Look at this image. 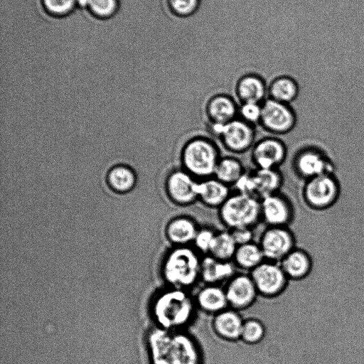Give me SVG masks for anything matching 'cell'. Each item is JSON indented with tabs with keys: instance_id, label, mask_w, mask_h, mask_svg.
<instances>
[{
	"instance_id": "obj_21",
	"label": "cell",
	"mask_w": 364,
	"mask_h": 364,
	"mask_svg": "<svg viewBox=\"0 0 364 364\" xmlns=\"http://www.w3.org/2000/svg\"><path fill=\"white\" fill-rule=\"evenodd\" d=\"M231 188L214 176L199 180L198 202L205 208L218 210L232 193Z\"/></svg>"
},
{
	"instance_id": "obj_4",
	"label": "cell",
	"mask_w": 364,
	"mask_h": 364,
	"mask_svg": "<svg viewBox=\"0 0 364 364\" xmlns=\"http://www.w3.org/2000/svg\"><path fill=\"white\" fill-rule=\"evenodd\" d=\"M221 156L220 148L214 140L206 136L196 135L182 145L179 154L180 166L202 180L214 176Z\"/></svg>"
},
{
	"instance_id": "obj_18",
	"label": "cell",
	"mask_w": 364,
	"mask_h": 364,
	"mask_svg": "<svg viewBox=\"0 0 364 364\" xmlns=\"http://www.w3.org/2000/svg\"><path fill=\"white\" fill-rule=\"evenodd\" d=\"M244 320L240 311L228 307L212 316L211 329L221 341L237 342L240 341Z\"/></svg>"
},
{
	"instance_id": "obj_23",
	"label": "cell",
	"mask_w": 364,
	"mask_h": 364,
	"mask_svg": "<svg viewBox=\"0 0 364 364\" xmlns=\"http://www.w3.org/2000/svg\"><path fill=\"white\" fill-rule=\"evenodd\" d=\"M282 269L289 281L301 282L311 272L313 262L310 255L304 249L296 247L280 262Z\"/></svg>"
},
{
	"instance_id": "obj_19",
	"label": "cell",
	"mask_w": 364,
	"mask_h": 364,
	"mask_svg": "<svg viewBox=\"0 0 364 364\" xmlns=\"http://www.w3.org/2000/svg\"><path fill=\"white\" fill-rule=\"evenodd\" d=\"M268 82L261 75L247 73L241 76L233 87L238 103H262L268 97Z\"/></svg>"
},
{
	"instance_id": "obj_14",
	"label": "cell",
	"mask_w": 364,
	"mask_h": 364,
	"mask_svg": "<svg viewBox=\"0 0 364 364\" xmlns=\"http://www.w3.org/2000/svg\"><path fill=\"white\" fill-rule=\"evenodd\" d=\"M261 220L267 226H285L294 222L295 209L289 198L282 191L260 199Z\"/></svg>"
},
{
	"instance_id": "obj_11",
	"label": "cell",
	"mask_w": 364,
	"mask_h": 364,
	"mask_svg": "<svg viewBox=\"0 0 364 364\" xmlns=\"http://www.w3.org/2000/svg\"><path fill=\"white\" fill-rule=\"evenodd\" d=\"M256 127L236 118L223 125L217 139L232 154L250 151L257 139Z\"/></svg>"
},
{
	"instance_id": "obj_31",
	"label": "cell",
	"mask_w": 364,
	"mask_h": 364,
	"mask_svg": "<svg viewBox=\"0 0 364 364\" xmlns=\"http://www.w3.org/2000/svg\"><path fill=\"white\" fill-rule=\"evenodd\" d=\"M217 232L211 226H200L192 246L203 256L209 255Z\"/></svg>"
},
{
	"instance_id": "obj_5",
	"label": "cell",
	"mask_w": 364,
	"mask_h": 364,
	"mask_svg": "<svg viewBox=\"0 0 364 364\" xmlns=\"http://www.w3.org/2000/svg\"><path fill=\"white\" fill-rule=\"evenodd\" d=\"M217 211L221 225L229 230L254 229L262 222L260 199L235 191Z\"/></svg>"
},
{
	"instance_id": "obj_16",
	"label": "cell",
	"mask_w": 364,
	"mask_h": 364,
	"mask_svg": "<svg viewBox=\"0 0 364 364\" xmlns=\"http://www.w3.org/2000/svg\"><path fill=\"white\" fill-rule=\"evenodd\" d=\"M238 105V102L229 94H213L207 100L204 106L208 124H225L237 118Z\"/></svg>"
},
{
	"instance_id": "obj_3",
	"label": "cell",
	"mask_w": 364,
	"mask_h": 364,
	"mask_svg": "<svg viewBox=\"0 0 364 364\" xmlns=\"http://www.w3.org/2000/svg\"><path fill=\"white\" fill-rule=\"evenodd\" d=\"M203 255L192 245L172 246L161 264L166 286L191 291L200 280Z\"/></svg>"
},
{
	"instance_id": "obj_13",
	"label": "cell",
	"mask_w": 364,
	"mask_h": 364,
	"mask_svg": "<svg viewBox=\"0 0 364 364\" xmlns=\"http://www.w3.org/2000/svg\"><path fill=\"white\" fill-rule=\"evenodd\" d=\"M288 150L279 136L269 135L257 139L250 150V159L256 168H279L285 162Z\"/></svg>"
},
{
	"instance_id": "obj_26",
	"label": "cell",
	"mask_w": 364,
	"mask_h": 364,
	"mask_svg": "<svg viewBox=\"0 0 364 364\" xmlns=\"http://www.w3.org/2000/svg\"><path fill=\"white\" fill-rule=\"evenodd\" d=\"M265 259L262 250L255 242L238 245L232 258L235 267L249 273Z\"/></svg>"
},
{
	"instance_id": "obj_7",
	"label": "cell",
	"mask_w": 364,
	"mask_h": 364,
	"mask_svg": "<svg viewBox=\"0 0 364 364\" xmlns=\"http://www.w3.org/2000/svg\"><path fill=\"white\" fill-rule=\"evenodd\" d=\"M199 180L181 166L168 172L164 190L168 200L177 207L186 208L198 202Z\"/></svg>"
},
{
	"instance_id": "obj_35",
	"label": "cell",
	"mask_w": 364,
	"mask_h": 364,
	"mask_svg": "<svg viewBox=\"0 0 364 364\" xmlns=\"http://www.w3.org/2000/svg\"><path fill=\"white\" fill-rule=\"evenodd\" d=\"M200 4V0H168L171 11L181 17H187L195 14Z\"/></svg>"
},
{
	"instance_id": "obj_32",
	"label": "cell",
	"mask_w": 364,
	"mask_h": 364,
	"mask_svg": "<svg viewBox=\"0 0 364 364\" xmlns=\"http://www.w3.org/2000/svg\"><path fill=\"white\" fill-rule=\"evenodd\" d=\"M262 103L242 102L239 103L237 117L254 126L259 125L262 117Z\"/></svg>"
},
{
	"instance_id": "obj_28",
	"label": "cell",
	"mask_w": 364,
	"mask_h": 364,
	"mask_svg": "<svg viewBox=\"0 0 364 364\" xmlns=\"http://www.w3.org/2000/svg\"><path fill=\"white\" fill-rule=\"evenodd\" d=\"M237 247L230 230H218L208 255L221 260L232 261Z\"/></svg>"
},
{
	"instance_id": "obj_6",
	"label": "cell",
	"mask_w": 364,
	"mask_h": 364,
	"mask_svg": "<svg viewBox=\"0 0 364 364\" xmlns=\"http://www.w3.org/2000/svg\"><path fill=\"white\" fill-rule=\"evenodd\" d=\"M340 193V184L335 176L323 174L305 181L302 198L312 210H324L337 202Z\"/></svg>"
},
{
	"instance_id": "obj_25",
	"label": "cell",
	"mask_w": 364,
	"mask_h": 364,
	"mask_svg": "<svg viewBox=\"0 0 364 364\" xmlns=\"http://www.w3.org/2000/svg\"><path fill=\"white\" fill-rule=\"evenodd\" d=\"M253 173L258 198L281 191L284 179L279 168H255Z\"/></svg>"
},
{
	"instance_id": "obj_34",
	"label": "cell",
	"mask_w": 364,
	"mask_h": 364,
	"mask_svg": "<svg viewBox=\"0 0 364 364\" xmlns=\"http://www.w3.org/2000/svg\"><path fill=\"white\" fill-rule=\"evenodd\" d=\"M45 9L53 16H65L76 7V0H43Z\"/></svg>"
},
{
	"instance_id": "obj_17",
	"label": "cell",
	"mask_w": 364,
	"mask_h": 364,
	"mask_svg": "<svg viewBox=\"0 0 364 364\" xmlns=\"http://www.w3.org/2000/svg\"><path fill=\"white\" fill-rule=\"evenodd\" d=\"M200 226L191 215H177L167 222L165 236L172 246L192 245Z\"/></svg>"
},
{
	"instance_id": "obj_9",
	"label": "cell",
	"mask_w": 364,
	"mask_h": 364,
	"mask_svg": "<svg viewBox=\"0 0 364 364\" xmlns=\"http://www.w3.org/2000/svg\"><path fill=\"white\" fill-rule=\"evenodd\" d=\"M262 107L259 126L270 135H285L295 128L297 117L291 105L267 97L262 102Z\"/></svg>"
},
{
	"instance_id": "obj_38",
	"label": "cell",
	"mask_w": 364,
	"mask_h": 364,
	"mask_svg": "<svg viewBox=\"0 0 364 364\" xmlns=\"http://www.w3.org/2000/svg\"><path fill=\"white\" fill-rule=\"evenodd\" d=\"M89 0H76V6L81 9L88 8Z\"/></svg>"
},
{
	"instance_id": "obj_12",
	"label": "cell",
	"mask_w": 364,
	"mask_h": 364,
	"mask_svg": "<svg viewBox=\"0 0 364 364\" xmlns=\"http://www.w3.org/2000/svg\"><path fill=\"white\" fill-rule=\"evenodd\" d=\"M295 173L307 181L323 174H333L334 165L321 150L315 147H305L299 150L292 161Z\"/></svg>"
},
{
	"instance_id": "obj_24",
	"label": "cell",
	"mask_w": 364,
	"mask_h": 364,
	"mask_svg": "<svg viewBox=\"0 0 364 364\" xmlns=\"http://www.w3.org/2000/svg\"><path fill=\"white\" fill-rule=\"evenodd\" d=\"M297 80L287 75L274 77L268 83V97L274 100L291 105L299 95Z\"/></svg>"
},
{
	"instance_id": "obj_33",
	"label": "cell",
	"mask_w": 364,
	"mask_h": 364,
	"mask_svg": "<svg viewBox=\"0 0 364 364\" xmlns=\"http://www.w3.org/2000/svg\"><path fill=\"white\" fill-rule=\"evenodd\" d=\"M117 0H89V10L99 18L112 16L117 10Z\"/></svg>"
},
{
	"instance_id": "obj_22",
	"label": "cell",
	"mask_w": 364,
	"mask_h": 364,
	"mask_svg": "<svg viewBox=\"0 0 364 364\" xmlns=\"http://www.w3.org/2000/svg\"><path fill=\"white\" fill-rule=\"evenodd\" d=\"M232 261L216 259L210 255L203 256L200 280L207 284H225L235 273Z\"/></svg>"
},
{
	"instance_id": "obj_20",
	"label": "cell",
	"mask_w": 364,
	"mask_h": 364,
	"mask_svg": "<svg viewBox=\"0 0 364 364\" xmlns=\"http://www.w3.org/2000/svg\"><path fill=\"white\" fill-rule=\"evenodd\" d=\"M199 311L213 316L229 307L224 287L204 284L194 294Z\"/></svg>"
},
{
	"instance_id": "obj_29",
	"label": "cell",
	"mask_w": 364,
	"mask_h": 364,
	"mask_svg": "<svg viewBox=\"0 0 364 364\" xmlns=\"http://www.w3.org/2000/svg\"><path fill=\"white\" fill-rule=\"evenodd\" d=\"M107 181L114 191L124 193L133 188L136 177L134 171L128 166H117L108 173Z\"/></svg>"
},
{
	"instance_id": "obj_1",
	"label": "cell",
	"mask_w": 364,
	"mask_h": 364,
	"mask_svg": "<svg viewBox=\"0 0 364 364\" xmlns=\"http://www.w3.org/2000/svg\"><path fill=\"white\" fill-rule=\"evenodd\" d=\"M150 364H204V350L189 330H166L157 326L148 333Z\"/></svg>"
},
{
	"instance_id": "obj_36",
	"label": "cell",
	"mask_w": 364,
	"mask_h": 364,
	"mask_svg": "<svg viewBox=\"0 0 364 364\" xmlns=\"http://www.w3.org/2000/svg\"><path fill=\"white\" fill-rule=\"evenodd\" d=\"M232 188L235 192L257 197L253 169H247Z\"/></svg>"
},
{
	"instance_id": "obj_27",
	"label": "cell",
	"mask_w": 364,
	"mask_h": 364,
	"mask_svg": "<svg viewBox=\"0 0 364 364\" xmlns=\"http://www.w3.org/2000/svg\"><path fill=\"white\" fill-rule=\"evenodd\" d=\"M246 170L239 158L233 155L222 156L213 176L232 188Z\"/></svg>"
},
{
	"instance_id": "obj_30",
	"label": "cell",
	"mask_w": 364,
	"mask_h": 364,
	"mask_svg": "<svg viewBox=\"0 0 364 364\" xmlns=\"http://www.w3.org/2000/svg\"><path fill=\"white\" fill-rule=\"evenodd\" d=\"M267 333L264 323L256 317L245 318L240 335V341L248 346L261 343Z\"/></svg>"
},
{
	"instance_id": "obj_10",
	"label": "cell",
	"mask_w": 364,
	"mask_h": 364,
	"mask_svg": "<svg viewBox=\"0 0 364 364\" xmlns=\"http://www.w3.org/2000/svg\"><path fill=\"white\" fill-rule=\"evenodd\" d=\"M258 243L266 260L279 263L297 247L294 232L285 226H267Z\"/></svg>"
},
{
	"instance_id": "obj_37",
	"label": "cell",
	"mask_w": 364,
	"mask_h": 364,
	"mask_svg": "<svg viewBox=\"0 0 364 364\" xmlns=\"http://www.w3.org/2000/svg\"><path fill=\"white\" fill-rule=\"evenodd\" d=\"M253 230L252 228H239L230 230V232L238 246L254 241Z\"/></svg>"
},
{
	"instance_id": "obj_8",
	"label": "cell",
	"mask_w": 364,
	"mask_h": 364,
	"mask_svg": "<svg viewBox=\"0 0 364 364\" xmlns=\"http://www.w3.org/2000/svg\"><path fill=\"white\" fill-rule=\"evenodd\" d=\"M249 274L259 296L267 299L282 295L290 282L280 264L269 260H264Z\"/></svg>"
},
{
	"instance_id": "obj_15",
	"label": "cell",
	"mask_w": 364,
	"mask_h": 364,
	"mask_svg": "<svg viewBox=\"0 0 364 364\" xmlns=\"http://www.w3.org/2000/svg\"><path fill=\"white\" fill-rule=\"evenodd\" d=\"M230 308L242 311L252 307L259 296L248 273H235L224 286Z\"/></svg>"
},
{
	"instance_id": "obj_2",
	"label": "cell",
	"mask_w": 364,
	"mask_h": 364,
	"mask_svg": "<svg viewBox=\"0 0 364 364\" xmlns=\"http://www.w3.org/2000/svg\"><path fill=\"white\" fill-rule=\"evenodd\" d=\"M150 311L156 326L166 330H188L199 312L191 291L168 286L155 294Z\"/></svg>"
}]
</instances>
